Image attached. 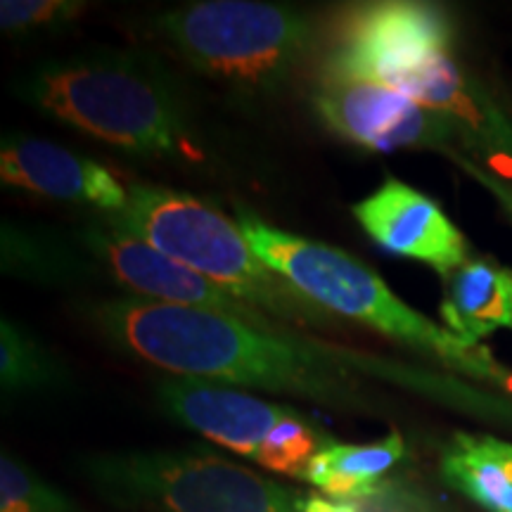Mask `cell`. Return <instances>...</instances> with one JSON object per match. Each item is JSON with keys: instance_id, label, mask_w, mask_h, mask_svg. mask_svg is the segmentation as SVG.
I'll use <instances>...</instances> for the list:
<instances>
[{"instance_id": "16", "label": "cell", "mask_w": 512, "mask_h": 512, "mask_svg": "<svg viewBox=\"0 0 512 512\" xmlns=\"http://www.w3.org/2000/svg\"><path fill=\"white\" fill-rule=\"evenodd\" d=\"M3 271L43 285H74L100 268L91 254L72 238L3 221Z\"/></svg>"}, {"instance_id": "15", "label": "cell", "mask_w": 512, "mask_h": 512, "mask_svg": "<svg viewBox=\"0 0 512 512\" xmlns=\"http://www.w3.org/2000/svg\"><path fill=\"white\" fill-rule=\"evenodd\" d=\"M453 489L489 512H512V444L489 434H456L441 460Z\"/></svg>"}, {"instance_id": "4", "label": "cell", "mask_w": 512, "mask_h": 512, "mask_svg": "<svg viewBox=\"0 0 512 512\" xmlns=\"http://www.w3.org/2000/svg\"><path fill=\"white\" fill-rule=\"evenodd\" d=\"M235 216L259 259L323 311L373 328L453 373L512 392V370L503 368L489 349L472 347L448 328L422 316L356 256L275 228L242 204L235 207Z\"/></svg>"}, {"instance_id": "12", "label": "cell", "mask_w": 512, "mask_h": 512, "mask_svg": "<svg viewBox=\"0 0 512 512\" xmlns=\"http://www.w3.org/2000/svg\"><path fill=\"white\" fill-rule=\"evenodd\" d=\"M0 178L8 188L93 207L100 216L119 214L128 202V188L107 166L53 140L19 133L0 145Z\"/></svg>"}, {"instance_id": "10", "label": "cell", "mask_w": 512, "mask_h": 512, "mask_svg": "<svg viewBox=\"0 0 512 512\" xmlns=\"http://www.w3.org/2000/svg\"><path fill=\"white\" fill-rule=\"evenodd\" d=\"M81 247L91 254L100 273L124 287L128 297H140L147 302L183 306V309L219 313L275 330L283 328L280 320L254 309L247 302L211 283L192 268L178 264L169 256L157 252L147 242L133 238L124 230L112 228L105 221H93L74 235Z\"/></svg>"}, {"instance_id": "2", "label": "cell", "mask_w": 512, "mask_h": 512, "mask_svg": "<svg viewBox=\"0 0 512 512\" xmlns=\"http://www.w3.org/2000/svg\"><path fill=\"white\" fill-rule=\"evenodd\" d=\"M444 8L382 0L347 10L332 31L323 79L373 81L451 121L465 157L512 185V117L451 53Z\"/></svg>"}, {"instance_id": "9", "label": "cell", "mask_w": 512, "mask_h": 512, "mask_svg": "<svg viewBox=\"0 0 512 512\" xmlns=\"http://www.w3.org/2000/svg\"><path fill=\"white\" fill-rule=\"evenodd\" d=\"M313 110L332 133L366 150L465 155L463 140L451 121L380 83L320 79Z\"/></svg>"}, {"instance_id": "13", "label": "cell", "mask_w": 512, "mask_h": 512, "mask_svg": "<svg viewBox=\"0 0 512 512\" xmlns=\"http://www.w3.org/2000/svg\"><path fill=\"white\" fill-rule=\"evenodd\" d=\"M444 285L441 320L463 342L482 347L496 330L512 332V268L479 256L446 275Z\"/></svg>"}, {"instance_id": "3", "label": "cell", "mask_w": 512, "mask_h": 512, "mask_svg": "<svg viewBox=\"0 0 512 512\" xmlns=\"http://www.w3.org/2000/svg\"><path fill=\"white\" fill-rule=\"evenodd\" d=\"M31 110L138 157L190 150V114L181 88L152 53L133 48L50 57L12 81Z\"/></svg>"}, {"instance_id": "11", "label": "cell", "mask_w": 512, "mask_h": 512, "mask_svg": "<svg viewBox=\"0 0 512 512\" xmlns=\"http://www.w3.org/2000/svg\"><path fill=\"white\" fill-rule=\"evenodd\" d=\"M358 226L389 254L432 266L441 278L465 264L467 240L432 197L399 178L384 183L351 207Z\"/></svg>"}, {"instance_id": "5", "label": "cell", "mask_w": 512, "mask_h": 512, "mask_svg": "<svg viewBox=\"0 0 512 512\" xmlns=\"http://www.w3.org/2000/svg\"><path fill=\"white\" fill-rule=\"evenodd\" d=\"M102 221L192 268L287 328H339L332 313L299 294L259 259L238 219L190 192L133 183L126 207L119 214H105Z\"/></svg>"}, {"instance_id": "17", "label": "cell", "mask_w": 512, "mask_h": 512, "mask_svg": "<svg viewBox=\"0 0 512 512\" xmlns=\"http://www.w3.org/2000/svg\"><path fill=\"white\" fill-rule=\"evenodd\" d=\"M69 380L46 344L15 320H0V384L5 394H48Z\"/></svg>"}, {"instance_id": "18", "label": "cell", "mask_w": 512, "mask_h": 512, "mask_svg": "<svg viewBox=\"0 0 512 512\" xmlns=\"http://www.w3.org/2000/svg\"><path fill=\"white\" fill-rule=\"evenodd\" d=\"M0 512H79L55 486L15 456L0 458Z\"/></svg>"}, {"instance_id": "14", "label": "cell", "mask_w": 512, "mask_h": 512, "mask_svg": "<svg viewBox=\"0 0 512 512\" xmlns=\"http://www.w3.org/2000/svg\"><path fill=\"white\" fill-rule=\"evenodd\" d=\"M403 456H406V444L399 432H392L373 444L330 441L306 467L304 482L313 484L328 498L358 501L377 494L387 484L384 475Z\"/></svg>"}, {"instance_id": "21", "label": "cell", "mask_w": 512, "mask_h": 512, "mask_svg": "<svg viewBox=\"0 0 512 512\" xmlns=\"http://www.w3.org/2000/svg\"><path fill=\"white\" fill-rule=\"evenodd\" d=\"M508 112H510V117H512V110H508Z\"/></svg>"}, {"instance_id": "19", "label": "cell", "mask_w": 512, "mask_h": 512, "mask_svg": "<svg viewBox=\"0 0 512 512\" xmlns=\"http://www.w3.org/2000/svg\"><path fill=\"white\" fill-rule=\"evenodd\" d=\"M86 3L76 0H3L0 3V29L8 36L48 34L67 29Z\"/></svg>"}, {"instance_id": "7", "label": "cell", "mask_w": 512, "mask_h": 512, "mask_svg": "<svg viewBox=\"0 0 512 512\" xmlns=\"http://www.w3.org/2000/svg\"><path fill=\"white\" fill-rule=\"evenodd\" d=\"M93 491L140 512H302L304 496L214 451H114L81 458Z\"/></svg>"}, {"instance_id": "8", "label": "cell", "mask_w": 512, "mask_h": 512, "mask_svg": "<svg viewBox=\"0 0 512 512\" xmlns=\"http://www.w3.org/2000/svg\"><path fill=\"white\" fill-rule=\"evenodd\" d=\"M157 399L178 425L287 477L304 479L313 456L335 441L294 408L228 384L171 375L157 382Z\"/></svg>"}, {"instance_id": "20", "label": "cell", "mask_w": 512, "mask_h": 512, "mask_svg": "<svg viewBox=\"0 0 512 512\" xmlns=\"http://www.w3.org/2000/svg\"><path fill=\"white\" fill-rule=\"evenodd\" d=\"M451 162H456L460 169L465 171V174H470L475 181L482 185L484 190H489L491 195H494V200L498 202V207L505 211V216H508V221H512V185L505 183L503 178H498L491 174V171L482 169V166L472 162V159H467L465 155H451L448 157Z\"/></svg>"}, {"instance_id": "1", "label": "cell", "mask_w": 512, "mask_h": 512, "mask_svg": "<svg viewBox=\"0 0 512 512\" xmlns=\"http://www.w3.org/2000/svg\"><path fill=\"white\" fill-rule=\"evenodd\" d=\"M83 316L121 354L174 377L287 394L347 411H373L370 380L415 389H448L401 363L342 349L292 328L266 330L245 320L140 297L95 299Z\"/></svg>"}, {"instance_id": "6", "label": "cell", "mask_w": 512, "mask_h": 512, "mask_svg": "<svg viewBox=\"0 0 512 512\" xmlns=\"http://www.w3.org/2000/svg\"><path fill=\"white\" fill-rule=\"evenodd\" d=\"M185 64L249 95L278 93L318 41L311 12L259 0H200L155 17Z\"/></svg>"}]
</instances>
